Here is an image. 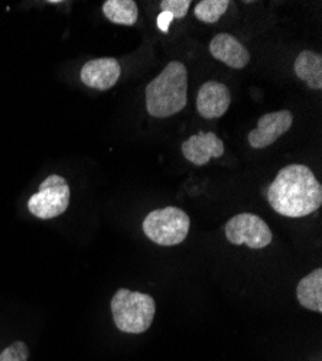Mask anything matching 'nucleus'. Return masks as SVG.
<instances>
[{
  "instance_id": "nucleus-4",
  "label": "nucleus",
  "mask_w": 322,
  "mask_h": 361,
  "mask_svg": "<svg viewBox=\"0 0 322 361\" xmlns=\"http://www.w3.org/2000/svg\"><path fill=\"white\" fill-rule=\"evenodd\" d=\"M190 217L181 208L165 207L146 216L143 233L154 243L171 247L184 242L190 233Z\"/></svg>"
},
{
  "instance_id": "nucleus-14",
  "label": "nucleus",
  "mask_w": 322,
  "mask_h": 361,
  "mask_svg": "<svg viewBox=\"0 0 322 361\" xmlns=\"http://www.w3.org/2000/svg\"><path fill=\"white\" fill-rule=\"evenodd\" d=\"M104 16L116 23L132 26L137 22L139 11L133 0H106L103 4Z\"/></svg>"
},
{
  "instance_id": "nucleus-13",
  "label": "nucleus",
  "mask_w": 322,
  "mask_h": 361,
  "mask_svg": "<svg viewBox=\"0 0 322 361\" xmlns=\"http://www.w3.org/2000/svg\"><path fill=\"white\" fill-rule=\"evenodd\" d=\"M295 74L298 78L305 81L309 88H322V55L314 51H302L294 64Z\"/></svg>"
},
{
  "instance_id": "nucleus-3",
  "label": "nucleus",
  "mask_w": 322,
  "mask_h": 361,
  "mask_svg": "<svg viewBox=\"0 0 322 361\" xmlns=\"http://www.w3.org/2000/svg\"><path fill=\"white\" fill-rule=\"evenodd\" d=\"M110 308L116 328L126 334H142L148 331L156 312L155 299L151 295L125 288L114 293Z\"/></svg>"
},
{
  "instance_id": "nucleus-9",
  "label": "nucleus",
  "mask_w": 322,
  "mask_h": 361,
  "mask_svg": "<svg viewBox=\"0 0 322 361\" xmlns=\"http://www.w3.org/2000/svg\"><path fill=\"white\" fill-rule=\"evenodd\" d=\"M231 104V94L227 85L217 81L202 84L197 94V110L204 118H220Z\"/></svg>"
},
{
  "instance_id": "nucleus-1",
  "label": "nucleus",
  "mask_w": 322,
  "mask_h": 361,
  "mask_svg": "<svg viewBox=\"0 0 322 361\" xmlns=\"http://www.w3.org/2000/svg\"><path fill=\"white\" fill-rule=\"evenodd\" d=\"M268 201L278 214L301 219L322 205V185L308 166L287 165L269 185Z\"/></svg>"
},
{
  "instance_id": "nucleus-7",
  "label": "nucleus",
  "mask_w": 322,
  "mask_h": 361,
  "mask_svg": "<svg viewBox=\"0 0 322 361\" xmlns=\"http://www.w3.org/2000/svg\"><path fill=\"white\" fill-rule=\"evenodd\" d=\"M294 123V114L289 110L268 113L259 118L257 129L249 133V143L254 149L268 147L283 136Z\"/></svg>"
},
{
  "instance_id": "nucleus-2",
  "label": "nucleus",
  "mask_w": 322,
  "mask_h": 361,
  "mask_svg": "<svg viewBox=\"0 0 322 361\" xmlns=\"http://www.w3.org/2000/svg\"><path fill=\"white\" fill-rule=\"evenodd\" d=\"M188 102V71L180 61L169 63L146 85V109L154 117L163 118L180 113Z\"/></svg>"
},
{
  "instance_id": "nucleus-8",
  "label": "nucleus",
  "mask_w": 322,
  "mask_h": 361,
  "mask_svg": "<svg viewBox=\"0 0 322 361\" xmlns=\"http://www.w3.org/2000/svg\"><path fill=\"white\" fill-rule=\"evenodd\" d=\"M122 74V67L116 58H97L85 63L81 68L80 78L84 85L106 92L116 85Z\"/></svg>"
},
{
  "instance_id": "nucleus-10",
  "label": "nucleus",
  "mask_w": 322,
  "mask_h": 361,
  "mask_svg": "<svg viewBox=\"0 0 322 361\" xmlns=\"http://www.w3.org/2000/svg\"><path fill=\"white\" fill-rule=\"evenodd\" d=\"M182 155L191 164L204 166L211 158H221L224 155V143L213 132H199L182 143Z\"/></svg>"
},
{
  "instance_id": "nucleus-18",
  "label": "nucleus",
  "mask_w": 322,
  "mask_h": 361,
  "mask_svg": "<svg viewBox=\"0 0 322 361\" xmlns=\"http://www.w3.org/2000/svg\"><path fill=\"white\" fill-rule=\"evenodd\" d=\"M173 19H175L173 15H171V13H168V12H161V15L158 16L156 23H158V27L161 29V31H162L163 34H168V32H169V25H171V22H172Z\"/></svg>"
},
{
  "instance_id": "nucleus-15",
  "label": "nucleus",
  "mask_w": 322,
  "mask_h": 361,
  "mask_svg": "<svg viewBox=\"0 0 322 361\" xmlns=\"http://www.w3.org/2000/svg\"><path fill=\"white\" fill-rule=\"evenodd\" d=\"M228 6V0H201L194 9V15L201 22L216 23L227 12Z\"/></svg>"
},
{
  "instance_id": "nucleus-16",
  "label": "nucleus",
  "mask_w": 322,
  "mask_h": 361,
  "mask_svg": "<svg viewBox=\"0 0 322 361\" xmlns=\"http://www.w3.org/2000/svg\"><path fill=\"white\" fill-rule=\"evenodd\" d=\"M29 347L25 341H15L0 353V361H27Z\"/></svg>"
},
{
  "instance_id": "nucleus-17",
  "label": "nucleus",
  "mask_w": 322,
  "mask_h": 361,
  "mask_svg": "<svg viewBox=\"0 0 322 361\" xmlns=\"http://www.w3.org/2000/svg\"><path fill=\"white\" fill-rule=\"evenodd\" d=\"M191 5H192L191 0H163L161 4V9L162 12H168L173 15V18L182 19L184 16H187V12Z\"/></svg>"
},
{
  "instance_id": "nucleus-5",
  "label": "nucleus",
  "mask_w": 322,
  "mask_h": 361,
  "mask_svg": "<svg viewBox=\"0 0 322 361\" xmlns=\"http://www.w3.org/2000/svg\"><path fill=\"white\" fill-rule=\"evenodd\" d=\"M71 200V190L66 178L49 175L45 178L39 191L27 201L29 213L41 220H51L67 212Z\"/></svg>"
},
{
  "instance_id": "nucleus-12",
  "label": "nucleus",
  "mask_w": 322,
  "mask_h": 361,
  "mask_svg": "<svg viewBox=\"0 0 322 361\" xmlns=\"http://www.w3.org/2000/svg\"><path fill=\"white\" fill-rule=\"evenodd\" d=\"M299 304L314 312H322V269H315L302 278L297 288Z\"/></svg>"
},
{
  "instance_id": "nucleus-11",
  "label": "nucleus",
  "mask_w": 322,
  "mask_h": 361,
  "mask_svg": "<svg viewBox=\"0 0 322 361\" xmlns=\"http://www.w3.org/2000/svg\"><path fill=\"white\" fill-rule=\"evenodd\" d=\"M209 49L216 59L234 70H242L250 63V52L247 48L230 34L216 35L211 39Z\"/></svg>"
},
{
  "instance_id": "nucleus-6",
  "label": "nucleus",
  "mask_w": 322,
  "mask_h": 361,
  "mask_svg": "<svg viewBox=\"0 0 322 361\" xmlns=\"http://www.w3.org/2000/svg\"><path fill=\"white\" fill-rule=\"evenodd\" d=\"M225 237L234 246L246 245L250 249H265L272 243V231L259 216L242 213L230 219L224 227Z\"/></svg>"
}]
</instances>
